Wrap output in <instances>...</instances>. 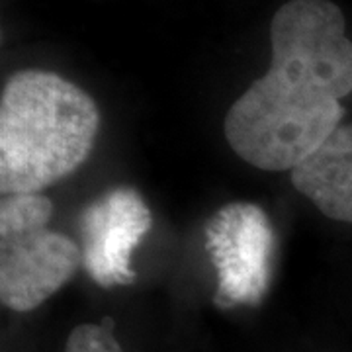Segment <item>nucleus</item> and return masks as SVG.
I'll use <instances>...</instances> for the list:
<instances>
[{
    "label": "nucleus",
    "instance_id": "obj_3",
    "mask_svg": "<svg viewBox=\"0 0 352 352\" xmlns=\"http://www.w3.org/2000/svg\"><path fill=\"white\" fill-rule=\"evenodd\" d=\"M53 201L43 194H12L0 204V300L25 314L75 276L82 251L50 229Z\"/></svg>",
    "mask_w": 352,
    "mask_h": 352
},
{
    "label": "nucleus",
    "instance_id": "obj_1",
    "mask_svg": "<svg viewBox=\"0 0 352 352\" xmlns=\"http://www.w3.org/2000/svg\"><path fill=\"white\" fill-rule=\"evenodd\" d=\"M268 71L231 104L226 139L245 163L294 170L340 126L352 41L331 0H289L272 18Z\"/></svg>",
    "mask_w": 352,
    "mask_h": 352
},
{
    "label": "nucleus",
    "instance_id": "obj_2",
    "mask_svg": "<svg viewBox=\"0 0 352 352\" xmlns=\"http://www.w3.org/2000/svg\"><path fill=\"white\" fill-rule=\"evenodd\" d=\"M100 110L63 76L28 69L12 75L0 98V192L41 194L88 159Z\"/></svg>",
    "mask_w": 352,
    "mask_h": 352
},
{
    "label": "nucleus",
    "instance_id": "obj_5",
    "mask_svg": "<svg viewBox=\"0 0 352 352\" xmlns=\"http://www.w3.org/2000/svg\"><path fill=\"white\" fill-rule=\"evenodd\" d=\"M289 175L321 214L352 223V124L337 127Z\"/></svg>",
    "mask_w": 352,
    "mask_h": 352
},
{
    "label": "nucleus",
    "instance_id": "obj_4",
    "mask_svg": "<svg viewBox=\"0 0 352 352\" xmlns=\"http://www.w3.org/2000/svg\"><path fill=\"white\" fill-rule=\"evenodd\" d=\"M151 229V212L129 188H116L85 212L82 264L100 286L133 280L131 252Z\"/></svg>",
    "mask_w": 352,
    "mask_h": 352
},
{
    "label": "nucleus",
    "instance_id": "obj_6",
    "mask_svg": "<svg viewBox=\"0 0 352 352\" xmlns=\"http://www.w3.org/2000/svg\"><path fill=\"white\" fill-rule=\"evenodd\" d=\"M65 352H124L116 340L110 323H85L71 331Z\"/></svg>",
    "mask_w": 352,
    "mask_h": 352
}]
</instances>
